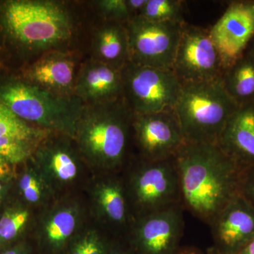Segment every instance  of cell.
<instances>
[{
    "label": "cell",
    "instance_id": "obj_1",
    "mask_svg": "<svg viewBox=\"0 0 254 254\" xmlns=\"http://www.w3.org/2000/svg\"><path fill=\"white\" fill-rule=\"evenodd\" d=\"M175 160L182 208L210 225L239 194L242 168L217 144L185 142Z\"/></svg>",
    "mask_w": 254,
    "mask_h": 254
},
{
    "label": "cell",
    "instance_id": "obj_2",
    "mask_svg": "<svg viewBox=\"0 0 254 254\" xmlns=\"http://www.w3.org/2000/svg\"><path fill=\"white\" fill-rule=\"evenodd\" d=\"M132 120L123 98L84 105L73 139L93 174L122 173L133 154Z\"/></svg>",
    "mask_w": 254,
    "mask_h": 254
},
{
    "label": "cell",
    "instance_id": "obj_3",
    "mask_svg": "<svg viewBox=\"0 0 254 254\" xmlns=\"http://www.w3.org/2000/svg\"><path fill=\"white\" fill-rule=\"evenodd\" d=\"M0 25L20 48L45 53L73 36L72 16L62 2L52 0H9L0 4Z\"/></svg>",
    "mask_w": 254,
    "mask_h": 254
},
{
    "label": "cell",
    "instance_id": "obj_4",
    "mask_svg": "<svg viewBox=\"0 0 254 254\" xmlns=\"http://www.w3.org/2000/svg\"><path fill=\"white\" fill-rule=\"evenodd\" d=\"M238 108L220 78L182 84L174 111L186 143L217 144L229 119Z\"/></svg>",
    "mask_w": 254,
    "mask_h": 254
},
{
    "label": "cell",
    "instance_id": "obj_5",
    "mask_svg": "<svg viewBox=\"0 0 254 254\" xmlns=\"http://www.w3.org/2000/svg\"><path fill=\"white\" fill-rule=\"evenodd\" d=\"M0 103L25 123L72 138L84 106L76 96L53 94L24 79L0 83Z\"/></svg>",
    "mask_w": 254,
    "mask_h": 254
},
{
    "label": "cell",
    "instance_id": "obj_6",
    "mask_svg": "<svg viewBox=\"0 0 254 254\" xmlns=\"http://www.w3.org/2000/svg\"><path fill=\"white\" fill-rule=\"evenodd\" d=\"M121 176L133 220L181 204L175 157L148 160L133 153Z\"/></svg>",
    "mask_w": 254,
    "mask_h": 254
},
{
    "label": "cell",
    "instance_id": "obj_7",
    "mask_svg": "<svg viewBox=\"0 0 254 254\" xmlns=\"http://www.w3.org/2000/svg\"><path fill=\"white\" fill-rule=\"evenodd\" d=\"M55 198L82 193L93 175L72 138L49 133L31 158Z\"/></svg>",
    "mask_w": 254,
    "mask_h": 254
},
{
    "label": "cell",
    "instance_id": "obj_8",
    "mask_svg": "<svg viewBox=\"0 0 254 254\" xmlns=\"http://www.w3.org/2000/svg\"><path fill=\"white\" fill-rule=\"evenodd\" d=\"M123 98L133 115L175 110L182 83L172 69L130 63L122 69Z\"/></svg>",
    "mask_w": 254,
    "mask_h": 254
},
{
    "label": "cell",
    "instance_id": "obj_9",
    "mask_svg": "<svg viewBox=\"0 0 254 254\" xmlns=\"http://www.w3.org/2000/svg\"><path fill=\"white\" fill-rule=\"evenodd\" d=\"M90 218L84 192L61 197L38 212L31 237L40 254H63Z\"/></svg>",
    "mask_w": 254,
    "mask_h": 254
},
{
    "label": "cell",
    "instance_id": "obj_10",
    "mask_svg": "<svg viewBox=\"0 0 254 254\" xmlns=\"http://www.w3.org/2000/svg\"><path fill=\"white\" fill-rule=\"evenodd\" d=\"M186 22H154L141 16L125 23L129 62L149 67L172 69Z\"/></svg>",
    "mask_w": 254,
    "mask_h": 254
},
{
    "label": "cell",
    "instance_id": "obj_11",
    "mask_svg": "<svg viewBox=\"0 0 254 254\" xmlns=\"http://www.w3.org/2000/svg\"><path fill=\"white\" fill-rule=\"evenodd\" d=\"M83 192L92 220L114 237L126 236L133 218L121 173L93 174Z\"/></svg>",
    "mask_w": 254,
    "mask_h": 254
},
{
    "label": "cell",
    "instance_id": "obj_12",
    "mask_svg": "<svg viewBox=\"0 0 254 254\" xmlns=\"http://www.w3.org/2000/svg\"><path fill=\"white\" fill-rule=\"evenodd\" d=\"M224 68L209 29L185 23L172 68L182 85L219 79Z\"/></svg>",
    "mask_w": 254,
    "mask_h": 254
},
{
    "label": "cell",
    "instance_id": "obj_13",
    "mask_svg": "<svg viewBox=\"0 0 254 254\" xmlns=\"http://www.w3.org/2000/svg\"><path fill=\"white\" fill-rule=\"evenodd\" d=\"M181 204L133 220L124 237L135 254H177L185 222Z\"/></svg>",
    "mask_w": 254,
    "mask_h": 254
},
{
    "label": "cell",
    "instance_id": "obj_14",
    "mask_svg": "<svg viewBox=\"0 0 254 254\" xmlns=\"http://www.w3.org/2000/svg\"><path fill=\"white\" fill-rule=\"evenodd\" d=\"M132 141L135 154L148 160L174 158L185 143L175 111L133 114Z\"/></svg>",
    "mask_w": 254,
    "mask_h": 254
},
{
    "label": "cell",
    "instance_id": "obj_15",
    "mask_svg": "<svg viewBox=\"0 0 254 254\" xmlns=\"http://www.w3.org/2000/svg\"><path fill=\"white\" fill-rule=\"evenodd\" d=\"M224 67L245 53L254 34V1H232L209 29Z\"/></svg>",
    "mask_w": 254,
    "mask_h": 254
},
{
    "label": "cell",
    "instance_id": "obj_16",
    "mask_svg": "<svg viewBox=\"0 0 254 254\" xmlns=\"http://www.w3.org/2000/svg\"><path fill=\"white\" fill-rule=\"evenodd\" d=\"M209 226L213 247L222 253L235 254L254 238V207L239 193Z\"/></svg>",
    "mask_w": 254,
    "mask_h": 254
},
{
    "label": "cell",
    "instance_id": "obj_17",
    "mask_svg": "<svg viewBox=\"0 0 254 254\" xmlns=\"http://www.w3.org/2000/svg\"><path fill=\"white\" fill-rule=\"evenodd\" d=\"M78 71L72 55L59 50H50L26 70L24 80L53 94L71 97L74 96Z\"/></svg>",
    "mask_w": 254,
    "mask_h": 254
},
{
    "label": "cell",
    "instance_id": "obj_18",
    "mask_svg": "<svg viewBox=\"0 0 254 254\" xmlns=\"http://www.w3.org/2000/svg\"><path fill=\"white\" fill-rule=\"evenodd\" d=\"M74 96L84 105L108 103L123 98L122 70L92 58L78 71Z\"/></svg>",
    "mask_w": 254,
    "mask_h": 254
},
{
    "label": "cell",
    "instance_id": "obj_19",
    "mask_svg": "<svg viewBox=\"0 0 254 254\" xmlns=\"http://www.w3.org/2000/svg\"><path fill=\"white\" fill-rule=\"evenodd\" d=\"M217 145L241 168L254 167V103L240 107L232 115Z\"/></svg>",
    "mask_w": 254,
    "mask_h": 254
},
{
    "label": "cell",
    "instance_id": "obj_20",
    "mask_svg": "<svg viewBox=\"0 0 254 254\" xmlns=\"http://www.w3.org/2000/svg\"><path fill=\"white\" fill-rule=\"evenodd\" d=\"M93 59L122 70L129 62L128 34L125 23L105 21L95 32Z\"/></svg>",
    "mask_w": 254,
    "mask_h": 254
},
{
    "label": "cell",
    "instance_id": "obj_21",
    "mask_svg": "<svg viewBox=\"0 0 254 254\" xmlns=\"http://www.w3.org/2000/svg\"><path fill=\"white\" fill-rule=\"evenodd\" d=\"M38 211L11 195L0 216V250L31 237Z\"/></svg>",
    "mask_w": 254,
    "mask_h": 254
},
{
    "label": "cell",
    "instance_id": "obj_22",
    "mask_svg": "<svg viewBox=\"0 0 254 254\" xmlns=\"http://www.w3.org/2000/svg\"><path fill=\"white\" fill-rule=\"evenodd\" d=\"M12 195L36 210H41L56 199L31 158L17 167Z\"/></svg>",
    "mask_w": 254,
    "mask_h": 254
},
{
    "label": "cell",
    "instance_id": "obj_23",
    "mask_svg": "<svg viewBox=\"0 0 254 254\" xmlns=\"http://www.w3.org/2000/svg\"><path fill=\"white\" fill-rule=\"evenodd\" d=\"M222 86L240 107L254 103V58L243 53L231 64L224 68Z\"/></svg>",
    "mask_w": 254,
    "mask_h": 254
},
{
    "label": "cell",
    "instance_id": "obj_24",
    "mask_svg": "<svg viewBox=\"0 0 254 254\" xmlns=\"http://www.w3.org/2000/svg\"><path fill=\"white\" fill-rule=\"evenodd\" d=\"M115 238L90 218L63 254H107Z\"/></svg>",
    "mask_w": 254,
    "mask_h": 254
},
{
    "label": "cell",
    "instance_id": "obj_25",
    "mask_svg": "<svg viewBox=\"0 0 254 254\" xmlns=\"http://www.w3.org/2000/svg\"><path fill=\"white\" fill-rule=\"evenodd\" d=\"M184 3L180 0H148L139 16L154 22H185Z\"/></svg>",
    "mask_w": 254,
    "mask_h": 254
},
{
    "label": "cell",
    "instance_id": "obj_26",
    "mask_svg": "<svg viewBox=\"0 0 254 254\" xmlns=\"http://www.w3.org/2000/svg\"><path fill=\"white\" fill-rule=\"evenodd\" d=\"M41 141L0 138V159L14 166H19L31 158Z\"/></svg>",
    "mask_w": 254,
    "mask_h": 254
},
{
    "label": "cell",
    "instance_id": "obj_27",
    "mask_svg": "<svg viewBox=\"0 0 254 254\" xmlns=\"http://www.w3.org/2000/svg\"><path fill=\"white\" fill-rule=\"evenodd\" d=\"M50 133L52 132L33 126L17 118L0 120V138L41 141Z\"/></svg>",
    "mask_w": 254,
    "mask_h": 254
},
{
    "label": "cell",
    "instance_id": "obj_28",
    "mask_svg": "<svg viewBox=\"0 0 254 254\" xmlns=\"http://www.w3.org/2000/svg\"><path fill=\"white\" fill-rule=\"evenodd\" d=\"M95 4L105 21L126 23L131 18L127 0H100Z\"/></svg>",
    "mask_w": 254,
    "mask_h": 254
},
{
    "label": "cell",
    "instance_id": "obj_29",
    "mask_svg": "<svg viewBox=\"0 0 254 254\" xmlns=\"http://www.w3.org/2000/svg\"><path fill=\"white\" fill-rule=\"evenodd\" d=\"M239 193L254 208V167L241 170Z\"/></svg>",
    "mask_w": 254,
    "mask_h": 254
},
{
    "label": "cell",
    "instance_id": "obj_30",
    "mask_svg": "<svg viewBox=\"0 0 254 254\" xmlns=\"http://www.w3.org/2000/svg\"><path fill=\"white\" fill-rule=\"evenodd\" d=\"M0 254H40L31 237L0 250Z\"/></svg>",
    "mask_w": 254,
    "mask_h": 254
},
{
    "label": "cell",
    "instance_id": "obj_31",
    "mask_svg": "<svg viewBox=\"0 0 254 254\" xmlns=\"http://www.w3.org/2000/svg\"><path fill=\"white\" fill-rule=\"evenodd\" d=\"M107 254H135L124 238H115Z\"/></svg>",
    "mask_w": 254,
    "mask_h": 254
},
{
    "label": "cell",
    "instance_id": "obj_32",
    "mask_svg": "<svg viewBox=\"0 0 254 254\" xmlns=\"http://www.w3.org/2000/svg\"><path fill=\"white\" fill-rule=\"evenodd\" d=\"M16 170L17 167L0 159V181H12L16 176Z\"/></svg>",
    "mask_w": 254,
    "mask_h": 254
},
{
    "label": "cell",
    "instance_id": "obj_33",
    "mask_svg": "<svg viewBox=\"0 0 254 254\" xmlns=\"http://www.w3.org/2000/svg\"><path fill=\"white\" fill-rule=\"evenodd\" d=\"M13 186L14 180L9 182L0 181V209L4 207L12 195Z\"/></svg>",
    "mask_w": 254,
    "mask_h": 254
},
{
    "label": "cell",
    "instance_id": "obj_34",
    "mask_svg": "<svg viewBox=\"0 0 254 254\" xmlns=\"http://www.w3.org/2000/svg\"><path fill=\"white\" fill-rule=\"evenodd\" d=\"M148 0H127V4L131 18L139 16Z\"/></svg>",
    "mask_w": 254,
    "mask_h": 254
},
{
    "label": "cell",
    "instance_id": "obj_35",
    "mask_svg": "<svg viewBox=\"0 0 254 254\" xmlns=\"http://www.w3.org/2000/svg\"><path fill=\"white\" fill-rule=\"evenodd\" d=\"M235 254H254V238Z\"/></svg>",
    "mask_w": 254,
    "mask_h": 254
},
{
    "label": "cell",
    "instance_id": "obj_36",
    "mask_svg": "<svg viewBox=\"0 0 254 254\" xmlns=\"http://www.w3.org/2000/svg\"><path fill=\"white\" fill-rule=\"evenodd\" d=\"M177 254H205L198 249L192 247H182Z\"/></svg>",
    "mask_w": 254,
    "mask_h": 254
},
{
    "label": "cell",
    "instance_id": "obj_37",
    "mask_svg": "<svg viewBox=\"0 0 254 254\" xmlns=\"http://www.w3.org/2000/svg\"><path fill=\"white\" fill-rule=\"evenodd\" d=\"M16 118L4 105L0 103V120Z\"/></svg>",
    "mask_w": 254,
    "mask_h": 254
},
{
    "label": "cell",
    "instance_id": "obj_38",
    "mask_svg": "<svg viewBox=\"0 0 254 254\" xmlns=\"http://www.w3.org/2000/svg\"><path fill=\"white\" fill-rule=\"evenodd\" d=\"M245 52L248 53V54H250L251 56L253 57L254 58V34L253 37H252V39H251L250 43H249L247 48H246Z\"/></svg>",
    "mask_w": 254,
    "mask_h": 254
},
{
    "label": "cell",
    "instance_id": "obj_39",
    "mask_svg": "<svg viewBox=\"0 0 254 254\" xmlns=\"http://www.w3.org/2000/svg\"><path fill=\"white\" fill-rule=\"evenodd\" d=\"M205 254H227L225 253H222V252H220L218 250H217L215 247H214L213 246H211V247H208L206 250V252H205Z\"/></svg>",
    "mask_w": 254,
    "mask_h": 254
},
{
    "label": "cell",
    "instance_id": "obj_40",
    "mask_svg": "<svg viewBox=\"0 0 254 254\" xmlns=\"http://www.w3.org/2000/svg\"><path fill=\"white\" fill-rule=\"evenodd\" d=\"M2 208L0 209V216H1V210H2Z\"/></svg>",
    "mask_w": 254,
    "mask_h": 254
}]
</instances>
